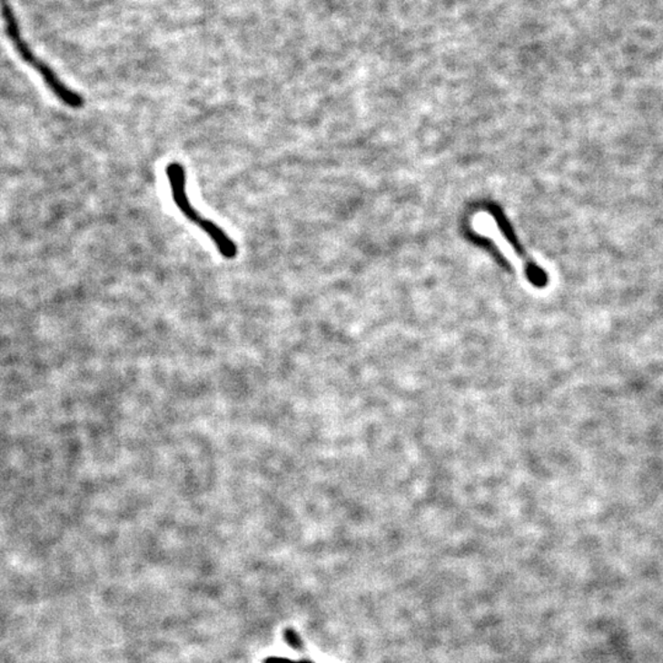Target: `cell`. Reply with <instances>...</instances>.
<instances>
[{"label": "cell", "instance_id": "6da1fadb", "mask_svg": "<svg viewBox=\"0 0 663 663\" xmlns=\"http://www.w3.org/2000/svg\"><path fill=\"white\" fill-rule=\"evenodd\" d=\"M165 173L167 181H169L171 197L181 214L211 239L220 256L228 261L235 260L239 254V247L235 241L222 226L211 219L204 218L192 204L190 195L187 193V173L183 163H170L165 167Z\"/></svg>", "mask_w": 663, "mask_h": 663}, {"label": "cell", "instance_id": "7a4b0ae2", "mask_svg": "<svg viewBox=\"0 0 663 663\" xmlns=\"http://www.w3.org/2000/svg\"><path fill=\"white\" fill-rule=\"evenodd\" d=\"M3 16H5V31L10 42L19 57L30 65L38 75L44 80L45 85L64 106L72 110H82L85 106V99L79 93L74 92L71 87L66 86L64 82L57 75V73L47 64L46 62L38 58L31 50L27 42L21 35V29L12 5L6 0H3Z\"/></svg>", "mask_w": 663, "mask_h": 663}, {"label": "cell", "instance_id": "3957f363", "mask_svg": "<svg viewBox=\"0 0 663 663\" xmlns=\"http://www.w3.org/2000/svg\"><path fill=\"white\" fill-rule=\"evenodd\" d=\"M284 640L286 641V644H288L292 648H294V650H303L302 638H300V635L296 633L294 629H292V628H288V629L284 630Z\"/></svg>", "mask_w": 663, "mask_h": 663}]
</instances>
